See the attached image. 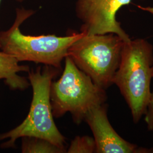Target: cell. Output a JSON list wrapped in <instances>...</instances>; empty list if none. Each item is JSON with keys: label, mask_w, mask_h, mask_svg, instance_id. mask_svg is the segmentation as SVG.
<instances>
[{"label": "cell", "mask_w": 153, "mask_h": 153, "mask_svg": "<svg viewBox=\"0 0 153 153\" xmlns=\"http://www.w3.org/2000/svg\"><path fill=\"white\" fill-rule=\"evenodd\" d=\"M61 69L53 66H39L28 72V79L33 88V99L27 117L21 124L9 131L0 133L2 149L14 148L16 140L23 137H36L46 139L65 150V138L55 124L50 100L52 80Z\"/></svg>", "instance_id": "1"}, {"label": "cell", "mask_w": 153, "mask_h": 153, "mask_svg": "<svg viewBox=\"0 0 153 153\" xmlns=\"http://www.w3.org/2000/svg\"><path fill=\"white\" fill-rule=\"evenodd\" d=\"M153 78V46L143 39L124 42L114 79L137 123L146 111Z\"/></svg>", "instance_id": "2"}, {"label": "cell", "mask_w": 153, "mask_h": 153, "mask_svg": "<svg viewBox=\"0 0 153 153\" xmlns=\"http://www.w3.org/2000/svg\"><path fill=\"white\" fill-rule=\"evenodd\" d=\"M33 14L32 10L16 9L13 25L7 30L0 32V48L19 62L30 61L61 69L69 47L84 33L74 32L65 36L24 35L19 27Z\"/></svg>", "instance_id": "3"}, {"label": "cell", "mask_w": 153, "mask_h": 153, "mask_svg": "<svg viewBox=\"0 0 153 153\" xmlns=\"http://www.w3.org/2000/svg\"><path fill=\"white\" fill-rule=\"evenodd\" d=\"M107 99L105 90L95 85L66 56L61 76L52 82L51 86L50 100L53 117L60 118L70 112L74 122L80 124L90 110L104 104Z\"/></svg>", "instance_id": "4"}, {"label": "cell", "mask_w": 153, "mask_h": 153, "mask_svg": "<svg viewBox=\"0 0 153 153\" xmlns=\"http://www.w3.org/2000/svg\"><path fill=\"white\" fill-rule=\"evenodd\" d=\"M124 42L113 33H84L69 47L67 56L95 85L106 90L114 84Z\"/></svg>", "instance_id": "5"}, {"label": "cell", "mask_w": 153, "mask_h": 153, "mask_svg": "<svg viewBox=\"0 0 153 153\" xmlns=\"http://www.w3.org/2000/svg\"><path fill=\"white\" fill-rule=\"evenodd\" d=\"M131 0H77L75 11L82 22L81 32L86 35L113 33L125 42L131 40L116 19L117 12Z\"/></svg>", "instance_id": "6"}, {"label": "cell", "mask_w": 153, "mask_h": 153, "mask_svg": "<svg viewBox=\"0 0 153 153\" xmlns=\"http://www.w3.org/2000/svg\"><path fill=\"white\" fill-rule=\"evenodd\" d=\"M84 120L93 132L97 153H152L153 149L138 147L123 139L115 131L107 116V105L101 104L88 112Z\"/></svg>", "instance_id": "7"}, {"label": "cell", "mask_w": 153, "mask_h": 153, "mask_svg": "<svg viewBox=\"0 0 153 153\" xmlns=\"http://www.w3.org/2000/svg\"><path fill=\"white\" fill-rule=\"evenodd\" d=\"M15 57L5 52H0V80L4 79L6 85L11 90H25L30 83L25 76H19V72H28V66L20 65Z\"/></svg>", "instance_id": "8"}, {"label": "cell", "mask_w": 153, "mask_h": 153, "mask_svg": "<svg viewBox=\"0 0 153 153\" xmlns=\"http://www.w3.org/2000/svg\"><path fill=\"white\" fill-rule=\"evenodd\" d=\"M21 152L23 153H63L66 150L59 148L48 140L36 137H23Z\"/></svg>", "instance_id": "9"}, {"label": "cell", "mask_w": 153, "mask_h": 153, "mask_svg": "<svg viewBox=\"0 0 153 153\" xmlns=\"http://www.w3.org/2000/svg\"><path fill=\"white\" fill-rule=\"evenodd\" d=\"M96 145L94 139L89 136H77L71 141L66 152L69 153H95Z\"/></svg>", "instance_id": "10"}, {"label": "cell", "mask_w": 153, "mask_h": 153, "mask_svg": "<svg viewBox=\"0 0 153 153\" xmlns=\"http://www.w3.org/2000/svg\"><path fill=\"white\" fill-rule=\"evenodd\" d=\"M145 115V120L147 124L148 129L149 131H153V91L151 92Z\"/></svg>", "instance_id": "11"}, {"label": "cell", "mask_w": 153, "mask_h": 153, "mask_svg": "<svg viewBox=\"0 0 153 153\" xmlns=\"http://www.w3.org/2000/svg\"><path fill=\"white\" fill-rule=\"evenodd\" d=\"M17 1H18V2H23L24 0H16ZM1 0H0V4H1Z\"/></svg>", "instance_id": "12"}]
</instances>
